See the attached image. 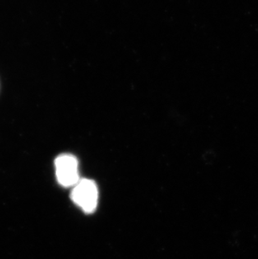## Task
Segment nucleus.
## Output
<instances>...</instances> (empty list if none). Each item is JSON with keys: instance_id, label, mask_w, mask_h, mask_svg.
<instances>
[{"instance_id": "1", "label": "nucleus", "mask_w": 258, "mask_h": 259, "mask_svg": "<svg viewBox=\"0 0 258 259\" xmlns=\"http://www.w3.org/2000/svg\"><path fill=\"white\" fill-rule=\"evenodd\" d=\"M71 199L85 212L93 213L98 202V186L88 179L78 181L71 192Z\"/></svg>"}, {"instance_id": "2", "label": "nucleus", "mask_w": 258, "mask_h": 259, "mask_svg": "<svg viewBox=\"0 0 258 259\" xmlns=\"http://www.w3.org/2000/svg\"><path fill=\"white\" fill-rule=\"evenodd\" d=\"M55 165L56 178L61 186H75L80 181L77 159L72 154H61L57 157Z\"/></svg>"}]
</instances>
